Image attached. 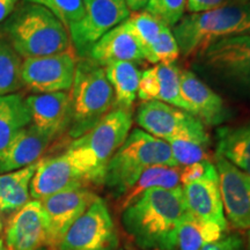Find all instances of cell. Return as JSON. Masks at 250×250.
Instances as JSON below:
<instances>
[{"label":"cell","mask_w":250,"mask_h":250,"mask_svg":"<svg viewBox=\"0 0 250 250\" xmlns=\"http://www.w3.org/2000/svg\"><path fill=\"white\" fill-rule=\"evenodd\" d=\"M187 211L182 186L151 188L122 208L121 223L139 249L176 250L177 227Z\"/></svg>","instance_id":"1"},{"label":"cell","mask_w":250,"mask_h":250,"mask_svg":"<svg viewBox=\"0 0 250 250\" xmlns=\"http://www.w3.org/2000/svg\"><path fill=\"white\" fill-rule=\"evenodd\" d=\"M4 28L9 44L23 59L71 51L68 30L42 6L22 5L15 9Z\"/></svg>","instance_id":"2"},{"label":"cell","mask_w":250,"mask_h":250,"mask_svg":"<svg viewBox=\"0 0 250 250\" xmlns=\"http://www.w3.org/2000/svg\"><path fill=\"white\" fill-rule=\"evenodd\" d=\"M154 166L179 167L169 144L144 130L133 129L109 160L103 184L115 198H123L140 175Z\"/></svg>","instance_id":"3"},{"label":"cell","mask_w":250,"mask_h":250,"mask_svg":"<svg viewBox=\"0 0 250 250\" xmlns=\"http://www.w3.org/2000/svg\"><path fill=\"white\" fill-rule=\"evenodd\" d=\"M132 126L130 109L114 108L93 129L74 139L66 149L89 183L103 184L105 168Z\"/></svg>","instance_id":"4"},{"label":"cell","mask_w":250,"mask_h":250,"mask_svg":"<svg viewBox=\"0 0 250 250\" xmlns=\"http://www.w3.org/2000/svg\"><path fill=\"white\" fill-rule=\"evenodd\" d=\"M171 31L184 56L196 55L218 40L250 34V0L184 15Z\"/></svg>","instance_id":"5"},{"label":"cell","mask_w":250,"mask_h":250,"mask_svg":"<svg viewBox=\"0 0 250 250\" xmlns=\"http://www.w3.org/2000/svg\"><path fill=\"white\" fill-rule=\"evenodd\" d=\"M71 124L68 133L77 139L93 129L115 105L114 89L105 68L89 58L77 62L76 73L70 89Z\"/></svg>","instance_id":"6"},{"label":"cell","mask_w":250,"mask_h":250,"mask_svg":"<svg viewBox=\"0 0 250 250\" xmlns=\"http://www.w3.org/2000/svg\"><path fill=\"white\" fill-rule=\"evenodd\" d=\"M193 66L214 83L250 92V34L211 43L195 55Z\"/></svg>","instance_id":"7"},{"label":"cell","mask_w":250,"mask_h":250,"mask_svg":"<svg viewBox=\"0 0 250 250\" xmlns=\"http://www.w3.org/2000/svg\"><path fill=\"white\" fill-rule=\"evenodd\" d=\"M137 123L145 132L166 143L189 140L210 144L201 120L183 109L160 101L142 103L137 112Z\"/></svg>","instance_id":"8"},{"label":"cell","mask_w":250,"mask_h":250,"mask_svg":"<svg viewBox=\"0 0 250 250\" xmlns=\"http://www.w3.org/2000/svg\"><path fill=\"white\" fill-rule=\"evenodd\" d=\"M118 243L108 206L99 197L72 225L56 250H117Z\"/></svg>","instance_id":"9"},{"label":"cell","mask_w":250,"mask_h":250,"mask_svg":"<svg viewBox=\"0 0 250 250\" xmlns=\"http://www.w3.org/2000/svg\"><path fill=\"white\" fill-rule=\"evenodd\" d=\"M83 17L70 27L71 43L81 58L101 37L131 15L125 0H83Z\"/></svg>","instance_id":"10"},{"label":"cell","mask_w":250,"mask_h":250,"mask_svg":"<svg viewBox=\"0 0 250 250\" xmlns=\"http://www.w3.org/2000/svg\"><path fill=\"white\" fill-rule=\"evenodd\" d=\"M77 58L72 51L26 58L21 67L22 86L34 94L68 92L73 83Z\"/></svg>","instance_id":"11"},{"label":"cell","mask_w":250,"mask_h":250,"mask_svg":"<svg viewBox=\"0 0 250 250\" xmlns=\"http://www.w3.org/2000/svg\"><path fill=\"white\" fill-rule=\"evenodd\" d=\"M99 198L87 188L68 190L42 199V205L48 221V245L46 248L56 250L70 227Z\"/></svg>","instance_id":"12"},{"label":"cell","mask_w":250,"mask_h":250,"mask_svg":"<svg viewBox=\"0 0 250 250\" xmlns=\"http://www.w3.org/2000/svg\"><path fill=\"white\" fill-rule=\"evenodd\" d=\"M87 183L89 182L85 173L65 152L37 162L30 182V196L36 201H42L56 193L85 188Z\"/></svg>","instance_id":"13"},{"label":"cell","mask_w":250,"mask_h":250,"mask_svg":"<svg viewBox=\"0 0 250 250\" xmlns=\"http://www.w3.org/2000/svg\"><path fill=\"white\" fill-rule=\"evenodd\" d=\"M224 211L235 229H250V175L215 154Z\"/></svg>","instance_id":"14"},{"label":"cell","mask_w":250,"mask_h":250,"mask_svg":"<svg viewBox=\"0 0 250 250\" xmlns=\"http://www.w3.org/2000/svg\"><path fill=\"white\" fill-rule=\"evenodd\" d=\"M8 250H39L48 245V221L42 202L29 201L15 211L5 230Z\"/></svg>","instance_id":"15"},{"label":"cell","mask_w":250,"mask_h":250,"mask_svg":"<svg viewBox=\"0 0 250 250\" xmlns=\"http://www.w3.org/2000/svg\"><path fill=\"white\" fill-rule=\"evenodd\" d=\"M31 125L54 140L70 127L71 98L68 92L33 94L24 98Z\"/></svg>","instance_id":"16"},{"label":"cell","mask_w":250,"mask_h":250,"mask_svg":"<svg viewBox=\"0 0 250 250\" xmlns=\"http://www.w3.org/2000/svg\"><path fill=\"white\" fill-rule=\"evenodd\" d=\"M181 94L190 114L208 125H221L229 120L230 111L224 100L191 71H181Z\"/></svg>","instance_id":"17"},{"label":"cell","mask_w":250,"mask_h":250,"mask_svg":"<svg viewBox=\"0 0 250 250\" xmlns=\"http://www.w3.org/2000/svg\"><path fill=\"white\" fill-rule=\"evenodd\" d=\"M86 58L105 67L116 62H140L145 61V55L126 19L104 34L92 46Z\"/></svg>","instance_id":"18"},{"label":"cell","mask_w":250,"mask_h":250,"mask_svg":"<svg viewBox=\"0 0 250 250\" xmlns=\"http://www.w3.org/2000/svg\"><path fill=\"white\" fill-rule=\"evenodd\" d=\"M181 71L174 64H158L144 71L140 78L138 96L140 100L160 101L190 112L181 94Z\"/></svg>","instance_id":"19"},{"label":"cell","mask_w":250,"mask_h":250,"mask_svg":"<svg viewBox=\"0 0 250 250\" xmlns=\"http://www.w3.org/2000/svg\"><path fill=\"white\" fill-rule=\"evenodd\" d=\"M187 210L203 223L214 224L227 232L228 223L221 199L219 179H203L182 186Z\"/></svg>","instance_id":"20"},{"label":"cell","mask_w":250,"mask_h":250,"mask_svg":"<svg viewBox=\"0 0 250 250\" xmlns=\"http://www.w3.org/2000/svg\"><path fill=\"white\" fill-rule=\"evenodd\" d=\"M51 142V138L40 132L34 125H28L17 134L0 158V174L22 169L36 164Z\"/></svg>","instance_id":"21"},{"label":"cell","mask_w":250,"mask_h":250,"mask_svg":"<svg viewBox=\"0 0 250 250\" xmlns=\"http://www.w3.org/2000/svg\"><path fill=\"white\" fill-rule=\"evenodd\" d=\"M250 175V123L217 130V153Z\"/></svg>","instance_id":"22"},{"label":"cell","mask_w":250,"mask_h":250,"mask_svg":"<svg viewBox=\"0 0 250 250\" xmlns=\"http://www.w3.org/2000/svg\"><path fill=\"white\" fill-rule=\"evenodd\" d=\"M30 124V114L22 94L0 96V158L17 134Z\"/></svg>","instance_id":"23"},{"label":"cell","mask_w":250,"mask_h":250,"mask_svg":"<svg viewBox=\"0 0 250 250\" xmlns=\"http://www.w3.org/2000/svg\"><path fill=\"white\" fill-rule=\"evenodd\" d=\"M37 162L22 169L0 174V212L18 211L29 202L30 182Z\"/></svg>","instance_id":"24"},{"label":"cell","mask_w":250,"mask_h":250,"mask_svg":"<svg viewBox=\"0 0 250 250\" xmlns=\"http://www.w3.org/2000/svg\"><path fill=\"white\" fill-rule=\"evenodd\" d=\"M104 68L114 89L116 108L130 109L138 96L142 72L132 62H116Z\"/></svg>","instance_id":"25"},{"label":"cell","mask_w":250,"mask_h":250,"mask_svg":"<svg viewBox=\"0 0 250 250\" xmlns=\"http://www.w3.org/2000/svg\"><path fill=\"white\" fill-rule=\"evenodd\" d=\"M226 232L214 224L203 223L187 211L177 227V248L180 250H202L208 243L217 241Z\"/></svg>","instance_id":"26"},{"label":"cell","mask_w":250,"mask_h":250,"mask_svg":"<svg viewBox=\"0 0 250 250\" xmlns=\"http://www.w3.org/2000/svg\"><path fill=\"white\" fill-rule=\"evenodd\" d=\"M181 168L169 167V166H154L148 168L140 175V177L123 197L122 208L131 204L144 191L151 188H164V189H175L181 187Z\"/></svg>","instance_id":"27"},{"label":"cell","mask_w":250,"mask_h":250,"mask_svg":"<svg viewBox=\"0 0 250 250\" xmlns=\"http://www.w3.org/2000/svg\"><path fill=\"white\" fill-rule=\"evenodd\" d=\"M22 58L13 46L0 39V96L17 93L22 87Z\"/></svg>","instance_id":"28"},{"label":"cell","mask_w":250,"mask_h":250,"mask_svg":"<svg viewBox=\"0 0 250 250\" xmlns=\"http://www.w3.org/2000/svg\"><path fill=\"white\" fill-rule=\"evenodd\" d=\"M127 21H129L133 34L142 45L144 55H145V61L154 62L152 49L166 24L146 11L134 12V14L127 18Z\"/></svg>","instance_id":"29"},{"label":"cell","mask_w":250,"mask_h":250,"mask_svg":"<svg viewBox=\"0 0 250 250\" xmlns=\"http://www.w3.org/2000/svg\"><path fill=\"white\" fill-rule=\"evenodd\" d=\"M27 2L42 6L52 13L68 30L83 17V0H27Z\"/></svg>","instance_id":"30"},{"label":"cell","mask_w":250,"mask_h":250,"mask_svg":"<svg viewBox=\"0 0 250 250\" xmlns=\"http://www.w3.org/2000/svg\"><path fill=\"white\" fill-rule=\"evenodd\" d=\"M187 6L188 0H148L145 11L173 28L184 17Z\"/></svg>","instance_id":"31"},{"label":"cell","mask_w":250,"mask_h":250,"mask_svg":"<svg viewBox=\"0 0 250 250\" xmlns=\"http://www.w3.org/2000/svg\"><path fill=\"white\" fill-rule=\"evenodd\" d=\"M168 144L170 146L174 160L179 167L180 166L186 167L197 162L208 160V144L189 142V140H173Z\"/></svg>","instance_id":"32"},{"label":"cell","mask_w":250,"mask_h":250,"mask_svg":"<svg viewBox=\"0 0 250 250\" xmlns=\"http://www.w3.org/2000/svg\"><path fill=\"white\" fill-rule=\"evenodd\" d=\"M153 61L159 64H174L179 58L180 49L170 27L165 26L152 49Z\"/></svg>","instance_id":"33"},{"label":"cell","mask_w":250,"mask_h":250,"mask_svg":"<svg viewBox=\"0 0 250 250\" xmlns=\"http://www.w3.org/2000/svg\"><path fill=\"white\" fill-rule=\"evenodd\" d=\"M203 179H219L217 167L210 160L197 162L181 168L180 181L182 186Z\"/></svg>","instance_id":"34"},{"label":"cell","mask_w":250,"mask_h":250,"mask_svg":"<svg viewBox=\"0 0 250 250\" xmlns=\"http://www.w3.org/2000/svg\"><path fill=\"white\" fill-rule=\"evenodd\" d=\"M202 250H245V241L237 233L226 234L217 241L206 245Z\"/></svg>","instance_id":"35"},{"label":"cell","mask_w":250,"mask_h":250,"mask_svg":"<svg viewBox=\"0 0 250 250\" xmlns=\"http://www.w3.org/2000/svg\"><path fill=\"white\" fill-rule=\"evenodd\" d=\"M249 1V0H188L187 11L192 13H202V12L211 11L223 6L235 4V2Z\"/></svg>","instance_id":"36"},{"label":"cell","mask_w":250,"mask_h":250,"mask_svg":"<svg viewBox=\"0 0 250 250\" xmlns=\"http://www.w3.org/2000/svg\"><path fill=\"white\" fill-rule=\"evenodd\" d=\"M19 0H0V23L14 13Z\"/></svg>","instance_id":"37"},{"label":"cell","mask_w":250,"mask_h":250,"mask_svg":"<svg viewBox=\"0 0 250 250\" xmlns=\"http://www.w3.org/2000/svg\"><path fill=\"white\" fill-rule=\"evenodd\" d=\"M127 7L131 12H139L142 8H145L148 0H125Z\"/></svg>","instance_id":"38"},{"label":"cell","mask_w":250,"mask_h":250,"mask_svg":"<svg viewBox=\"0 0 250 250\" xmlns=\"http://www.w3.org/2000/svg\"><path fill=\"white\" fill-rule=\"evenodd\" d=\"M0 250H8L7 247H6V243L2 239H0Z\"/></svg>","instance_id":"39"},{"label":"cell","mask_w":250,"mask_h":250,"mask_svg":"<svg viewBox=\"0 0 250 250\" xmlns=\"http://www.w3.org/2000/svg\"><path fill=\"white\" fill-rule=\"evenodd\" d=\"M247 250H250V229H249V232H248V247H247Z\"/></svg>","instance_id":"40"},{"label":"cell","mask_w":250,"mask_h":250,"mask_svg":"<svg viewBox=\"0 0 250 250\" xmlns=\"http://www.w3.org/2000/svg\"><path fill=\"white\" fill-rule=\"evenodd\" d=\"M2 232V221H1V218H0V233Z\"/></svg>","instance_id":"41"},{"label":"cell","mask_w":250,"mask_h":250,"mask_svg":"<svg viewBox=\"0 0 250 250\" xmlns=\"http://www.w3.org/2000/svg\"><path fill=\"white\" fill-rule=\"evenodd\" d=\"M39 250H50V249L46 248V247H43V248H41V249H39Z\"/></svg>","instance_id":"42"},{"label":"cell","mask_w":250,"mask_h":250,"mask_svg":"<svg viewBox=\"0 0 250 250\" xmlns=\"http://www.w3.org/2000/svg\"><path fill=\"white\" fill-rule=\"evenodd\" d=\"M120 250H124V249H120Z\"/></svg>","instance_id":"43"}]
</instances>
